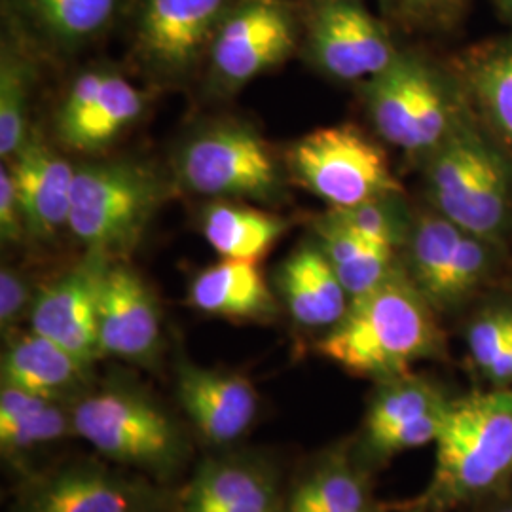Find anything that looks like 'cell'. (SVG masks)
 <instances>
[{"instance_id":"6da1fadb","label":"cell","mask_w":512,"mask_h":512,"mask_svg":"<svg viewBox=\"0 0 512 512\" xmlns=\"http://www.w3.org/2000/svg\"><path fill=\"white\" fill-rule=\"evenodd\" d=\"M431 308L414 281L395 272L370 293L353 298L317 349L353 376L380 382L401 376L439 351Z\"/></svg>"},{"instance_id":"7a4b0ae2","label":"cell","mask_w":512,"mask_h":512,"mask_svg":"<svg viewBox=\"0 0 512 512\" xmlns=\"http://www.w3.org/2000/svg\"><path fill=\"white\" fill-rule=\"evenodd\" d=\"M435 444V471L421 497L427 509H450L495 488L512 469V389L452 401Z\"/></svg>"},{"instance_id":"3957f363","label":"cell","mask_w":512,"mask_h":512,"mask_svg":"<svg viewBox=\"0 0 512 512\" xmlns=\"http://www.w3.org/2000/svg\"><path fill=\"white\" fill-rule=\"evenodd\" d=\"M74 433L99 456L156 478L177 473L188 456L181 425L135 385L88 389L73 403Z\"/></svg>"},{"instance_id":"277c9868","label":"cell","mask_w":512,"mask_h":512,"mask_svg":"<svg viewBox=\"0 0 512 512\" xmlns=\"http://www.w3.org/2000/svg\"><path fill=\"white\" fill-rule=\"evenodd\" d=\"M164 183L137 162H101L76 169L69 230L88 253H128L164 198Z\"/></svg>"},{"instance_id":"5b68a950","label":"cell","mask_w":512,"mask_h":512,"mask_svg":"<svg viewBox=\"0 0 512 512\" xmlns=\"http://www.w3.org/2000/svg\"><path fill=\"white\" fill-rule=\"evenodd\" d=\"M427 175L444 219L484 241L503 230L509 209V171L475 131L459 126L435 150Z\"/></svg>"},{"instance_id":"8992f818","label":"cell","mask_w":512,"mask_h":512,"mask_svg":"<svg viewBox=\"0 0 512 512\" xmlns=\"http://www.w3.org/2000/svg\"><path fill=\"white\" fill-rule=\"evenodd\" d=\"M289 173L332 209L393 198L401 184L384 152L359 129L332 126L311 131L287 150Z\"/></svg>"},{"instance_id":"52a82bcc","label":"cell","mask_w":512,"mask_h":512,"mask_svg":"<svg viewBox=\"0 0 512 512\" xmlns=\"http://www.w3.org/2000/svg\"><path fill=\"white\" fill-rule=\"evenodd\" d=\"M175 167L181 186L205 198L272 202L281 194V171L272 150L255 129L236 122L192 135Z\"/></svg>"},{"instance_id":"ba28073f","label":"cell","mask_w":512,"mask_h":512,"mask_svg":"<svg viewBox=\"0 0 512 512\" xmlns=\"http://www.w3.org/2000/svg\"><path fill=\"white\" fill-rule=\"evenodd\" d=\"M366 103L382 139L408 152L437 150L459 128L439 76L416 55L399 52L384 73L368 80Z\"/></svg>"},{"instance_id":"9c48e42d","label":"cell","mask_w":512,"mask_h":512,"mask_svg":"<svg viewBox=\"0 0 512 512\" xmlns=\"http://www.w3.org/2000/svg\"><path fill=\"white\" fill-rule=\"evenodd\" d=\"M302 4L293 0H236L207 55L220 86H239L285 63L302 44Z\"/></svg>"},{"instance_id":"30bf717a","label":"cell","mask_w":512,"mask_h":512,"mask_svg":"<svg viewBox=\"0 0 512 512\" xmlns=\"http://www.w3.org/2000/svg\"><path fill=\"white\" fill-rule=\"evenodd\" d=\"M302 21L308 59L336 80H372L399 55L389 29L363 0H304Z\"/></svg>"},{"instance_id":"8fae6325","label":"cell","mask_w":512,"mask_h":512,"mask_svg":"<svg viewBox=\"0 0 512 512\" xmlns=\"http://www.w3.org/2000/svg\"><path fill=\"white\" fill-rule=\"evenodd\" d=\"M236 0H133L131 44L150 73L179 78L209 55Z\"/></svg>"},{"instance_id":"7c38bea8","label":"cell","mask_w":512,"mask_h":512,"mask_svg":"<svg viewBox=\"0 0 512 512\" xmlns=\"http://www.w3.org/2000/svg\"><path fill=\"white\" fill-rule=\"evenodd\" d=\"M12 512H169V501L141 476L74 461L31 478Z\"/></svg>"},{"instance_id":"4fadbf2b","label":"cell","mask_w":512,"mask_h":512,"mask_svg":"<svg viewBox=\"0 0 512 512\" xmlns=\"http://www.w3.org/2000/svg\"><path fill=\"white\" fill-rule=\"evenodd\" d=\"M145 101L122 74L86 71L74 80L59 107L57 137L76 152H99L141 118Z\"/></svg>"},{"instance_id":"5bb4252c","label":"cell","mask_w":512,"mask_h":512,"mask_svg":"<svg viewBox=\"0 0 512 512\" xmlns=\"http://www.w3.org/2000/svg\"><path fill=\"white\" fill-rule=\"evenodd\" d=\"M107 256L88 253L86 260L37 294L31 330L50 338L92 368L103 357L99 342V289Z\"/></svg>"},{"instance_id":"9a60e30c","label":"cell","mask_w":512,"mask_h":512,"mask_svg":"<svg viewBox=\"0 0 512 512\" xmlns=\"http://www.w3.org/2000/svg\"><path fill=\"white\" fill-rule=\"evenodd\" d=\"M450 403L431 382L408 372L384 380L366 412L368 454L387 459L437 442Z\"/></svg>"},{"instance_id":"2e32d148","label":"cell","mask_w":512,"mask_h":512,"mask_svg":"<svg viewBox=\"0 0 512 512\" xmlns=\"http://www.w3.org/2000/svg\"><path fill=\"white\" fill-rule=\"evenodd\" d=\"M410 268L431 306H452L486 274V243L442 215L423 217L410 241Z\"/></svg>"},{"instance_id":"e0dca14e","label":"cell","mask_w":512,"mask_h":512,"mask_svg":"<svg viewBox=\"0 0 512 512\" xmlns=\"http://www.w3.org/2000/svg\"><path fill=\"white\" fill-rule=\"evenodd\" d=\"M99 342L103 357L152 365L162 348V311L145 279L109 262L99 289Z\"/></svg>"},{"instance_id":"ac0fdd59","label":"cell","mask_w":512,"mask_h":512,"mask_svg":"<svg viewBox=\"0 0 512 512\" xmlns=\"http://www.w3.org/2000/svg\"><path fill=\"white\" fill-rule=\"evenodd\" d=\"M131 6L133 0H4L8 29L55 54L92 46L128 18Z\"/></svg>"},{"instance_id":"d6986e66","label":"cell","mask_w":512,"mask_h":512,"mask_svg":"<svg viewBox=\"0 0 512 512\" xmlns=\"http://www.w3.org/2000/svg\"><path fill=\"white\" fill-rule=\"evenodd\" d=\"M177 399L196 433L213 446L243 439L258 414V393L247 378L188 361L177 366Z\"/></svg>"},{"instance_id":"ffe728a7","label":"cell","mask_w":512,"mask_h":512,"mask_svg":"<svg viewBox=\"0 0 512 512\" xmlns=\"http://www.w3.org/2000/svg\"><path fill=\"white\" fill-rule=\"evenodd\" d=\"M274 467L251 456L203 461L184 488L179 512H283Z\"/></svg>"},{"instance_id":"44dd1931","label":"cell","mask_w":512,"mask_h":512,"mask_svg":"<svg viewBox=\"0 0 512 512\" xmlns=\"http://www.w3.org/2000/svg\"><path fill=\"white\" fill-rule=\"evenodd\" d=\"M10 171L27 236L52 239L61 228L69 226L76 169L37 131H29L25 143L10 160Z\"/></svg>"},{"instance_id":"7402d4cb","label":"cell","mask_w":512,"mask_h":512,"mask_svg":"<svg viewBox=\"0 0 512 512\" xmlns=\"http://www.w3.org/2000/svg\"><path fill=\"white\" fill-rule=\"evenodd\" d=\"M90 366L35 330L16 336L2 355V385L73 404L90 384Z\"/></svg>"},{"instance_id":"603a6c76","label":"cell","mask_w":512,"mask_h":512,"mask_svg":"<svg viewBox=\"0 0 512 512\" xmlns=\"http://www.w3.org/2000/svg\"><path fill=\"white\" fill-rule=\"evenodd\" d=\"M275 281L285 308L306 329H332L351 304L319 243L300 245L281 264Z\"/></svg>"},{"instance_id":"cb8c5ba5","label":"cell","mask_w":512,"mask_h":512,"mask_svg":"<svg viewBox=\"0 0 512 512\" xmlns=\"http://www.w3.org/2000/svg\"><path fill=\"white\" fill-rule=\"evenodd\" d=\"M188 302L205 315L232 321H270L277 313L274 293L258 262L226 260L196 275L188 289Z\"/></svg>"},{"instance_id":"d4e9b609","label":"cell","mask_w":512,"mask_h":512,"mask_svg":"<svg viewBox=\"0 0 512 512\" xmlns=\"http://www.w3.org/2000/svg\"><path fill=\"white\" fill-rule=\"evenodd\" d=\"M67 437H76L73 404L2 385L0 450L4 458L12 463H23L38 450Z\"/></svg>"},{"instance_id":"484cf974","label":"cell","mask_w":512,"mask_h":512,"mask_svg":"<svg viewBox=\"0 0 512 512\" xmlns=\"http://www.w3.org/2000/svg\"><path fill=\"white\" fill-rule=\"evenodd\" d=\"M287 228V220L279 215L226 200L211 203L202 215L203 238L226 260L258 262Z\"/></svg>"},{"instance_id":"4316f807","label":"cell","mask_w":512,"mask_h":512,"mask_svg":"<svg viewBox=\"0 0 512 512\" xmlns=\"http://www.w3.org/2000/svg\"><path fill=\"white\" fill-rule=\"evenodd\" d=\"M317 236L351 300L370 293L397 272L395 247L357 234L329 213L317 222Z\"/></svg>"},{"instance_id":"83f0119b","label":"cell","mask_w":512,"mask_h":512,"mask_svg":"<svg viewBox=\"0 0 512 512\" xmlns=\"http://www.w3.org/2000/svg\"><path fill=\"white\" fill-rule=\"evenodd\" d=\"M35 65L29 44L8 29L0 48V156L12 160L29 135Z\"/></svg>"},{"instance_id":"f1b7e54d","label":"cell","mask_w":512,"mask_h":512,"mask_svg":"<svg viewBox=\"0 0 512 512\" xmlns=\"http://www.w3.org/2000/svg\"><path fill=\"white\" fill-rule=\"evenodd\" d=\"M283 512H372L365 476L344 459L325 461L294 488Z\"/></svg>"},{"instance_id":"f546056e","label":"cell","mask_w":512,"mask_h":512,"mask_svg":"<svg viewBox=\"0 0 512 512\" xmlns=\"http://www.w3.org/2000/svg\"><path fill=\"white\" fill-rule=\"evenodd\" d=\"M473 82L482 107L512 147V46L482 59Z\"/></svg>"},{"instance_id":"4dcf8cb0","label":"cell","mask_w":512,"mask_h":512,"mask_svg":"<svg viewBox=\"0 0 512 512\" xmlns=\"http://www.w3.org/2000/svg\"><path fill=\"white\" fill-rule=\"evenodd\" d=\"M387 200L391 198L355 205L348 209H330L329 215L365 238L397 247L403 236L401 220L389 209V205H385Z\"/></svg>"},{"instance_id":"1f68e13d","label":"cell","mask_w":512,"mask_h":512,"mask_svg":"<svg viewBox=\"0 0 512 512\" xmlns=\"http://www.w3.org/2000/svg\"><path fill=\"white\" fill-rule=\"evenodd\" d=\"M511 321L512 313L495 311L480 317L469 330L471 355L486 378L492 374L497 359L507 346Z\"/></svg>"},{"instance_id":"d6a6232c","label":"cell","mask_w":512,"mask_h":512,"mask_svg":"<svg viewBox=\"0 0 512 512\" xmlns=\"http://www.w3.org/2000/svg\"><path fill=\"white\" fill-rule=\"evenodd\" d=\"M37 294L31 281L12 266L0 270V327L14 330L25 317H31Z\"/></svg>"},{"instance_id":"836d02e7","label":"cell","mask_w":512,"mask_h":512,"mask_svg":"<svg viewBox=\"0 0 512 512\" xmlns=\"http://www.w3.org/2000/svg\"><path fill=\"white\" fill-rule=\"evenodd\" d=\"M0 236L4 243H18L27 236L18 190L10 167L0 169Z\"/></svg>"},{"instance_id":"e575fe53","label":"cell","mask_w":512,"mask_h":512,"mask_svg":"<svg viewBox=\"0 0 512 512\" xmlns=\"http://www.w3.org/2000/svg\"><path fill=\"white\" fill-rule=\"evenodd\" d=\"M465 0H399V12L410 25H439L450 21Z\"/></svg>"},{"instance_id":"d590c367","label":"cell","mask_w":512,"mask_h":512,"mask_svg":"<svg viewBox=\"0 0 512 512\" xmlns=\"http://www.w3.org/2000/svg\"><path fill=\"white\" fill-rule=\"evenodd\" d=\"M488 380L497 387H511L512 385V321L511 330H509V338H507V346L503 349L501 357L497 359L492 374L488 376Z\"/></svg>"},{"instance_id":"8d00e7d4","label":"cell","mask_w":512,"mask_h":512,"mask_svg":"<svg viewBox=\"0 0 512 512\" xmlns=\"http://www.w3.org/2000/svg\"><path fill=\"white\" fill-rule=\"evenodd\" d=\"M501 2H503V6L507 8V12L512 14V0H501Z\"/></svg>"},{"instance_id":"74e56055","label":"cell","mask_w":512,"mask_h":512,"mask_svg":"<svg viewBox=\"0 0 512 512\" xmlns=\"http://www.w3.org/2000/svg\"><path fill=\"white\" fill-rule=\"evenodd\" d=\"M497 512H512V505H511V507H505V509H501V511H497Z\"/></svg>"}]
</instances>
